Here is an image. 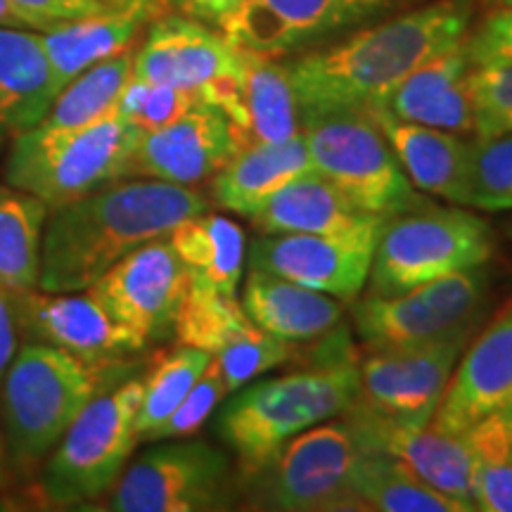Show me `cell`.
Returning a JSON list of instances; mask_svg holds the SVG:
<instances>
[{
  "label": "cell",
  "mask_w": 512,
  "mask_h": 512,
  "mask_svg": "<svg viewBox=\"0 0 512 512\" xmlns=\"http://www.w3.org/2000/svg\"><path fill=\"white\" fill-rule=\"evenodd\" d=\"M8 3L15 5L17 10L36 17L48 29H53L60 22L88 17L110 8V3H102V0H8Z\"/></svg>",
  "instance_id": "41"
},
{
  "label": "cell",
  "mask_w": 512,
  "mask_h": 512,
  "mask_svg": "<svg viewBox=\"0 0 512 512\" xmlns=\"http://www.w3.org/2000/svg\"><path fill=\"white\" fill-rule=\"evenodd\" d=\"M389 219L342 235H259L249 249V266L354 302L366 290L377 240Z\"/></svg>",
  "instance_id": "16"
},
{
  "label": "cell",
  "mask_w": 512,
  "mask_h": 512,
  "mask_svg": "<svg viewBox=\"0 0 512 512\" xmlns=\"http://www.w3.org/2000/svg\"><path fill=\"white\" fill-rule=\"evenodd\" d=\"M133 74V50L102 60L74 81H69L57 95L53 107L41 121L46 128H81L114 112L124 86Z\"/></svg>",
  "instance_id": "33"
},
{
  "label": "cell",
  "mask_w": 512,
  "mask_h": 512,
  "mask_svg": "<svg viewBox=\"0 0 512 512\" xmlns=\"http://www.w3.org/2000/svg\"><path fill=\"white\" fill-rule=\"evenodd\" d=\"M102 3H110V5H117V3H124V0H102Z\"/></svg>",
  "instance_id": "48"
},
{
  "label": "cell",
  "mask_w": 512,
  "mask_h": 512,
  "mask_svg": "<svg viewBox=\"0 0 512 512\" xmlns=\"http://www.w3.org/2000/svg\"><path fill=\"white\" fill-rule=\"evenodd\" d=\"M166 238L188 271L190 285L238 294L247 259V238L238 223L200 211L178 223Z\"/></svg>",
  "instance_id": "30"
},
{
  "label": "cell",
  "mask_w": 512,
  "mask_h": 512,
  "mask_svg": "<svg viewBox=\"0 0 512 512\" xmlns=\"http://www.w3.org/2000/svg\"><path fill=\"white\" fill-rule=\"evenodd\" d=\"M164 0H124L95 15L41 31L57 93L88 67L131 48L143 27L162 15Z\"/></svg>",
  "instance_id": "22"
},
{
  "label": "cell",
  "mask_w": 512,
  "mask_h": 512,
  "mask_svg": "<svg viewBox=\"0 0 512 512\" xmlns=\"http://www.w3.org/2000/svg\"><path fill=\"white\" fill-rule=\"evenodd\" d=\"M472 456V496L484 512H512V427L494 413L463 432Z\"/></svg>",
  "instance_id": "34"
},
{
  "label": "cell",
  "mask_w": 512,
  "mask_h": 512,
  "mask_svg": "<svg viewBox=\"0 0 512 512\" xmlns=\"http://www.w3.org/2000/svg\"><path fill=\"white\" fill-rule=\"evenodd\" d=\"M233 155L228 117L216 105L200 102L171 124L143 133L128 157L124 178H152L190 188L214 176Z\"/></svg>",
  "instance_id": "20"
},
{
  "label": "cell",
  "mask_w": 512,
  "mask_h": 512,
  "mask_svg": "<svg viewBox=\"0 0 512 512\" xmlns=\"http://www.w3.org/2000/svg\"><path fill=\"white\" fill-rule=\"evenodd\" d=\"M228 394L230 392L226 387V380H223L219 361L211 356L209 366L204 368L200 380L192 384V389L185 394V399L178 403L176 411L150 434L147 441H169L190 437V434H195L204 422L214 415L219 403L226 399Z\"/></svg>",
  "instance_id": "39"
},
{
  "label": "cell",
  "mask_w": 512,
  "mask_h": 512,
  "mask_svg": "<svg viewBox=\"0 0 512 512\" xmlns=\"http://www.w3.org/2000/svg\"><path fill=\"white\" fill-rule=\"evenodd\" d=\"M211 354L195 347L178 344V349L162 354L143 377V401L136 415V432L140 441L150 439L162 422L176 411L192 384L200 380L209 366Z\"/></svg>",
  "instance_id": "35"
},
{
  "label": "cell",
  "mask_w": 512,
  "mask_h": 512,
  "mask_svg": "<svg viewBox=\"0 0 512 512\" xmlns=\"http://www.w3.org/2000/svg\"><path fill=\"white\" fill-rule=\"evenodd\" d=\"M351 489L363 510L377 512H470L456 498L441 494L387 453L358 451L351 467Z\"/></svg>",
  "instance_id": "31"
},
{
  "label": "cell",
  "mask_w": 512,
  "mask_h": 512,
  "mask_svg": "<svg viewBox=\"0 0 512 512\" xmlns=\"http://www.w3.org/2000/svg\"><path fill=\"white\" fill-rule=\"evenodd\" d=\"M377 221H384V216L358 209L316 171L275 192L266 207L252 216L259 235H342L368 228Z\"/></svg>",
  "instance_id": "29"
},
{
  "label": "cell",
  "mask_w": 512,
  "mask_h": 512,
  "mask_svg": "<svg viewBox=\"0 0 512 512\" xmlns=\"http://www.w3.org/2000/svg\"><path fill=\"white\" fill-rule=\"evenodd\" d=\"M57 95L41 31L0 27V136L41 124Z\"/></svg>",
  "instance_id": "28"
},
{
  "label": "cell",
  "mask_w": 512,
  "mask_h": 512,
  "mask_svg": "<svg viewBox=\"0 0 512 512\" xmlns=\"http://www.w3.org/2000/svg\"><path fill=\"white\" fill-rule=\"evenodd\" d=\"M48 204L17 188H0V287L17 294L38 287Z\"/></svg>",
  "instance_id": "32"
},
{
  "label": "cell",
  "mask_w": 512,
  "mask_h": 512,
  "mask_svg": "<svg viewBox=\"0 0 512 512\" xmlns=\"http://www.w3.org/2000/svg\"><path fill=\"white\" fill-rule=\"evenodd\" d=\"M494 230L477 214L422 204L394 216L377 240L368 294H401L444 275L484 266Z\"/></svg>",
  "instance_id": "6"
},
{
  "label": "cell",
  "mask_w": 512,
  "mask_h": 512,
  "mask_svg": "<svg viewBox=\"0 0 512 512\" xmlns=\"http://www.w3.org/2000/svg\"><path fill=\"white\" fill-rule=\"evenodd\" d=\"M475 0H434L351 31L339 41L302 50L285 62L299 124L337 112L382 107L408 74L465 41Z\"/></svg>",
  "instance_id": "1"
},
{
  "label": "cell",
  "mask_w": 512,
  "mask_h": 512,
  "mask_svg": "<svg viewBox=\"0 0 512 512\" xmlns=\"http://www.w3.org/2000/svg\"><path fill=\"white\" fill-rule=\"evenodd\" d=\"M8 482V446H5L3 430H0V486Z\"/></svg>",
  "instance_id": "45"
},
{
  "label": "cell",
  "mask_w": 512,
  "mask_h": 512,
  "mask_svg": "<svg viewBox=\"0 0 512 512\" xmlns=\"http://www.w3.org/2000/svg\"><path fill=\"white\" fill-rule=\"evenodd\" d=\"M498 415H501V418L512 427V403H508V406H505L503 411H498Z\"/></svg>",
  "instance_id": "47"
},
{
  "label": "cell",
  "mask_w": 512,
  "mask_h": 512,
  "mask_svg": "<svg viewBox=\"0 0 512 512\" xmlns=\"http://www.w3.org/2000/svg\"><path fill=\"white\" fill-rule=\"evenodd\" d=\"M188 285V271L169 238H159L126 254L88 292L117 323L147 344L174 332L176 311Z\"/></svg>",
  "instance_id": "17"
},
{
  "label": "cell",
  "mask_w": 512,
  "mask_h": 512,
  "mask_svg": "<svg viewBox=\"0 0 512 512\" xmlns=\"http://www.w3.org/2000/svg\"><path fill=\"white\" fill-rule=\"evenodd\" d=\"M0 27H19V29L48 31L46 24L38 22L36 17L27 15V12L17 10L15 5L8 3V0H0Z\"/></svg>",
  "instance_id": "44"
},
{
  "label": "cell",
  "mask_w": 512,
  "mask_h": 512,
  "mask_svg": "<svg viewBox=\"0 0 512 512\" xmlns=\"http://www.w3.org/2000/svg\"><path fill=\"white\" fill-rule=\"evenodd\" d=\"M313 171L368 214L394 219L425 204L368 112H337L302 121Z\"/></svg>",
  "instance_id": "8"
},
{
  "label": "cell",
  "mask_w": 512,
  "mask_h": 512,
  "mask_svg": "<svg viewBox=\"0 0 512 512\" xmlns=\"http://www.w3.org/2000/svg\"><path fill=\"white\" fill-rule=\"evenodd\" d=\"M368 114L380 126L403 174L415 188L465 207L472 143H467L458 133L396 119L384 107H373Z\"/></svg>",
  "instance_id": "23"
},
{
  "label": "cell",
  "mask_w": 512,
  "mask_h": 512,
  "mask_svg": "<svg viewBox=\"0 0 512 512\" xmlns=\"http://www.w3.org/2000/svg\"><path fill=\"white\" fill-rule=\"evenodd\" d=\"M100 389V368L46 342L17 349L0 380V418L8 456L31 465L53 451Z\"/></svg>",
  "instance_id": "4"
},
{
  "label": "cell",
  "mask_w": 512,
  "mask_h": 512,
  "mask_svg": "<svg viewBox=\"0 0 512 512\" xmlns=\"http://www.w3.org/2000/svg\"><path fill=\"white\" fill-rule=\"evenodd\" d=\"M482 3L491 5V8H510L512 0H482Z\"/></svg>",
  "instance_id": "46"
},
{
  "label": "cell",
  "mask_w": 512,
  "mask_h": 512,
  "mask_svg": "<svg viewBox=\"0 0 512 512\" xmlns=\"http://www.w3.org/2000/svg\"><path fill=\"white\" fill-rule=\"evenodd\" d=\"M465 53L472 67L512 64V5L494 8L465 36Z\"/></svg>",
  "instance_id": "40"
},
{
  "label": "cell",
  "mask_w": 512,
  "mask_h": 512,
  "mask_svg": "<svg viewBox=\"0 0 512 512\" xmlns=\"http://www.w3.org/2000/svg\"><path fill=\"white\" fill-rule=\"evenodd\" d=\"M512 403V302L458 358L430 425L463 434Z\"/></svg>",
  "instance_id": "21"
},
{
  "label": "cell",
  "mask_w": 512,
  "mask_h": 512,
  "mask_svg": "<svg viewBox=\"0 0 512 512\" xmlns=\"http://www.w3.org/2000/svg\"><path fill=\"white\" fill-rule=\"evenodd\" d=\"M342 418L354 434L358 451L387 453L441 494L456 498L467 510H477L472 496V456L463 434L389 418L373 411L358 396Z\"/></svg>",
  "instance_id": "18"
},
{
  "label": "cell",
  "mask_w": 512,
  "mask_h": 512,
  "mask_svg": "<svg viewBox=\"0 0 512 512\" xmlns=\"http://www.w3.org/2000/svg\"><path fill=\"white\" fill-rule=\"evenodd\" d=\"M17 337H19V318L15 297L0 287V380L5 370L17 354Z\"/></svg>",
  "instance_id": "42"
},
{
  "label": "cell",
  "mask_w": 512,
  "mask_h": 512,
  "mask_svg": "<svg viewBox=\"0 0 512 512\" xmlns=\"http://www.w3.org/2000/svg\"><path fill=\"white\" fill-rule=\"evenodd\" d=\"M309 368L249 382L221 408L216 430L235 453L242 479L256 475L287 441L320 422L339 418L361 392V373L349 330L325 332Z\"/></svg>",
  "instance_id": "3"
},
{
  "label": "cell",
  "mask_w": 512,
  "mask_h": 512,
  "mask_svg": "<svg viewBox=\"0 0 512 512\" xmlns=\"http://www.w3.org/2000/svg\"><path fill=\"white\" fill-rule=\"evenodd\" d=\"M200 102H207L197 91H185V88L166 86V83H152L131 74V79L121 91L117 107V117L126 121L128 126L138 128L140 133L157 131Z\"/></svg>",
  "instance_id": "37"
},
{
  "label": "cell",
  "mask_w": 512,
  "mask_h": 512,
  "mask_svg": "<svg viewBox=\"0 0 512 512\" xmlns=\"http://www.w3.org/2000/svg\"><path fill=\"white\" fill-rule=\"evenodd\" d=\"M143 401V380L95 394L76 415L50 453L41 472L46 501L79 505L110 491L138 444L136 415Z\"/></svg>",
  "instance_id": "7"
},
{
  "label": "cell",
  "mask_w": 512,
  "mask_h": 512,
  "mask_svg": "<svg viewBox=\"0 0 512 512\" xmlns=\"http://www.w3.org/2000/svg\"><path fill=\"white\" fill-rule=\"evenodd\" d=\"M223 114L230 121L235 152L302 133L297 98L285 62L249 50H242L238 95Z\"/></svg>",
  "instance_id": "24"
},
{
  "label": "cell",
  "mask_w": 512,
  "mask_h": 512,
  "mask_svg": "<svg viewBox=\"0 0 512 512\" xmlns=\"http://www.w3.org/2000/svg\"><path fill=\"white\" fill-rule=\"evenodd\" d=\"M484 266L422 283L401 294L354 299L351 320L366 349L415 347L456 332H472L486 299Z\"/></svg>",
  "instance_id": "10"
},
{
  "label": "cell",
  "mask_w": 512,
  "mask_h": 512,
  "mask_svg": "<svg viewBox=\"0 0 512 512\" xmlns=\"http://www.w3.org/2000/svg\"><path fill=\"white\" fill-rule=\"evenodd\" d=\"M15 306L19 328L95 368L145 349L143 339L117 323L88 290L64 294L31 290L17 294Z\"/></svg>",
  "instance_id": "19"
},
{
  "label": "cell",
  "mask_w": 512,
  "mask_h": 512,
  "mask_svg": "<svg viewBox=\"0 0 512 512\" xmlns=\"http://www.w3.org/2000/svg\"><path fill=\"white\" fill-rule=\"evenodd\" d=\"M164 3L176 8L185 17L219 27L223 19H226L235 8H240L245 0H164Z\"/></svg>",
  "instance_id": "43"
},
{
  "label": "cell",
  "mask_w": 512,
  "mask_h": 512,
  "mask_svg": "<svg viewBox=\"0 0 512 512\" xmlns=\"http://www.w3.org/2000/svg\"><path fill=\"white\" fill-rule=\"evenodd\" d=\"M133 76L197 91L226 110L242 79V50L221 31L185 15H159L133 53Z\"/></svg>",
  "instance_id": "13"
},
{
  "label": "cell",
  "mask_w": 512,
  "mask_h": 512,
  "mask_svg": "<svg viewBox=\"0 0 512 512\" xmlns=\"http://www.w3.org/2000/svg\"><path fill=\"white\" fill-rule=\"evenodd\" d=\"M470 337L472 332H456L415 347L366 349L358 363V399L389 418L430 425Z\"/></svg>",
  "instance_id": "15"
},
{
  "label": "cell",
  "mask_w": 512,
  "mask_h": 512,
  "mask_svg": "<svg viewBox=\"0 0 512 512\" xmlns=\"http://www.w3.org/2000/svg\"><path fill=\"white\" fill-rule=\"evenodd\" d=\"M140 136L143 133L121 121L117 112L81 128L38 124L15 136L5 181L46 202L48 209L62 207L124 178Z\"/></svg>",
  "instance_id": "5"
},
{
  "label": "cell",
  "mask_w": 512,
  "mask_h": 512,
  "mask_svg": "<svg viewBox=\"0 0 512 512\" xmlns=\"http://www.w3.org/2000/svg\"><path fill=\"white\" fill-rule=\"evenodd\" d=\"M413 0H245L219 24L235 48L268 57L325 46Z\"/></svg>",
  "instance_id": "12"
},
{
  "label": "cell",
  "mask_w": 512,
  "mask_h": 512,
  "mask_svg": "<svg viewBox=\"0 0 512 512\" xmlns=\"http://www.w3.org/2000/svg\"><path fill=\"white\" fill-rule=\"evenodd\" d=\"M226 451L207 441L152 446L121 472L107 508L114 512L230 510L238 501Z\"/></svg>",
  "instance_id": "11"
},
{
  "label": "cell",
  "mask_w": 512,
  "mask_h": 512,
  "mask_svg": "<svg viewBox=\"0 0 512 512\" xmlns=\"http://www.w3.org/2000/svg\"><path fill=\"white\" fill-rule=\"evenodd\" d=\"M240 304L261 330L292 344L320 339L335 330L344 316L342 302L330 294L252 266L245 275Z\"/></svg>",
  "instance_id": "26"
},
{
  "label": "cell",
  "mask_w": 512,
  "mask_h": 512,
  "mask_svg": "<svg viewBox=\"0 0 512 512\" xmlns=\"http://www.w3.org/2000/svg\"><path fill=\"white\" fill-rule=\"evenodd\" d=\"M465 207L489 214L512 209V133L470 145Z\"/></svg>",
  "instance_id": "36"
},
{
  "label": "cell",
  "mask_w": 512,
  "mask_h": 512,
  "mask_svg": "<svg viewBox=\"0 0 512 512\" xmlns=\"http://www.w3.org/2000/svg\"><path fill=\"white\" fill-rule=\"evenodd\" d=\"M472 131L477 138L512 133V64L472 67L467 74Z\"/></svg>",
  "instance_id": "38"
},
{
  "label": "cell",
  "mask_w": 512,
  "mask_h": 512,
  "mask_svg": "<svg viewBox=\"0 0 512 512\" xmlns=\"http://www.w3.org/2000/svg\"><path fill=\"white\" fill-rule=\"evenodd\" d=\"M207 207L204 195L188 185L119 178L79 200L48 209L38 290H88L133 249L166 238L178 223Z\"/></svg>",
  "instance_id": "2"
},
{
  "label": "cell",
  "mask_w": 512,
  "mask_h": 512,
  "mask_svg": "<svg viewBox=\"0 0 512 512\" xmlns=\"http://www.w3.org/2000/svg\"><path fill=\"white\" fill-rule=\"evenodd\" d=\"M178 344L207 351L219 361L228 392H238L259 375L294 356L292 342L268 335L247 316L235 294L188 285L176 311Z\"/></svg>",
  "instance_id": "14"
},
{
  "label": "cell",
  "mask_w": 512,
  "mask_h": 512,
  "mask_svg": "<svg viewBox=\"0 0 512 512\" xmlns=\"http://www.w3.org/2000/svg\"><path fill=\"white\" fill-rule=\"evenodd\" d=\"M356 456L354 434L342 415L320 422L287 441L264 470L242 479L249 508L280 512L363 510L351 489Z\"/></svg>",
  "instance_id": "9"
},
{
  "label": "cell",
  "mask_w": 512,
  "mask_h": 512,
  "mask_svg": "<svg viewBox=\"0 0 512 512\" xmlns=\"http://www.w3.org/2000/svg\"><path fill=\"white\" fill-rule=\"evenodd\" d=\"M306 174H313V162L299 133L278 143H259L235 152L214 174L211 195L221 209L252 219L275 192Z\"/></svg>",
  "instance_id": "27"
},
{
  "label": "cell",
  "mask_w": 512,
  "mask_h": 512,
  "mask_svg": "<svg viewBox=\"0 0 512 512\" xmlns=\"http://www.w3.org/2000/svg\"><path fill=\"white\" fill-rule=\"evenodd\" d=\"M470 69L472 64L467 60L465 43H458L408 74L382 107L392 117L411 124L441 128L458 136L470 133L472 102L467 91Z\"/></svg>",
  "instance_id": "25"
}]
</instances>
